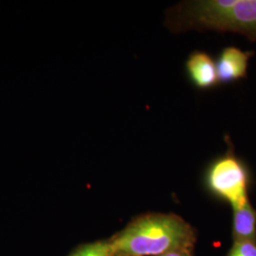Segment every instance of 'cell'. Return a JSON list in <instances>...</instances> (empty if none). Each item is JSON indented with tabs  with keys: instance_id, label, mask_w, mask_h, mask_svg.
<instances>
[{
	"instance_id": "obj_1",
	"label": "cell",
	"mask_w": 256,
	"mask_h": 256,
	"mask_svg": "<svg viewBox=\"0 0 256 256\" xmlns=\"http://www.w3.org/2000/svg\"><path fill=\"white\" fill-rule=\"evenodd\" d=\"M165 26L188 30L236 32L256 42V0H189L166 12Z\"/></svg>"
},
{
	"instance_id": "obj_2",
	"label": "cell",
	"mask_w": 256,
	"mask_h": 256,
	"mask_svg": "<svg viewBox=\"0 0 256 256\" xmlns=\"http://www.w3.org/2000/svg\"><path fill=\"white\" fill-rule=\"evenodd\" d=\"M114 256H160L192 248V227L172 214H148L133 220L110 241Z\"/></svg>"
},
{
	"instance_id": "obj_3",
	"label": "cell",
	"mask_w": 256,
	"mask_h": 256,
	"mask_svg": "<svg viewBox=\"0 0 256 256\" xmlns=\"http://www.w3.org/2000/svg\"><path fill=\"white\" fill-rule=\"evenodd\" d=\"M225 140L227 150L209 165L205 182L210 192L228 202L234 209L250 200V174L245 162L236 155L229 136L225 137Z\"/></svg>"
},
{
	"instance_id": "obj_4",
	"label": "cell",
	"mask_w": 256,
	"mask_h": 256,
	"mask_svg": "<svg viewBox=\"0 0 256 256\" xmlns=\"http://www.w3.org/2000/svg\"><path fill=\"white\" fill-rule=\"evenodd\" d=\"M254 52L238 46L224 48L216 60L220 84H229L247 78L248 61Z\"/></svg>"
},
{
	"instance_id": "obj_5",
	"label": "cell",
	"mask_w": 256,
	"mask_h": 256,
	"mask_svg": "<svg viewBox=\"0 0 256 256\" xmlns=\"http://www.w3.org/2000/svg\"><path fill=\"white\" fill-rule=\"evenodd\" d=\"M185 70L189 81L198 90H212L220 84L216 60L206 52H192L185 62Z\"/></svg>"
},
{
	"instance_id": "obj_6",
	"label": "cell",
	"mask_w": 256,
	"mask_h": 256,
	"mask_svg": "<svg viewBox=\"0 0 256 256\" xmlns=\"http://www.w3.org/2000/svg\"><path fill=\"white\" fill-rule=\"evenodd\" d=\"M232 236L234 241L256 242V209L250 200L234 208Z\"/></svg>"
},
{
	"instance_id": "obj_7",
	"label": "cell",
	"mask_w": 256,
	"mask_h": 256,
	"mask_svg": "<svg viewBox=\"0 0 256 256\" xmlns=\"http://www.w3.org/2000/svg\"><path fill=\"white\" fill-rule=\"evenodd\" d=\"M68 256H114L110 242L99 241L77 248Z\"/></svg>"
},
{
	"instance_id": "obj_8",
	"label": "cell",
	"mask_w": 256,
	"mask_h": 256,
	"mask_svg": "<svg viewBox=\"0 0 256 256\" xmlns=\"http://www.w3.org/2000/svg\"><path fill=\"white\" fill-rule=\"evenodd\" d=\"M227 256H256V242L234 241Z\"/></svg>"
},
{
	"instance_id": "obj_9",
	"label": "cell",
	"mask_w": 256,
	"mask_h": 256,
	"mask_svg": "<svg viewBox=\"0 0 256 256\" xmlns=\"http://www.w3.org/2000/svg\"><path fill=\"white\" fill-rule=\"evenodd\" d=\"M160 256H192V254H191V248H182V250H176L167 252Z\"/></svg>"
}]
</instances>
